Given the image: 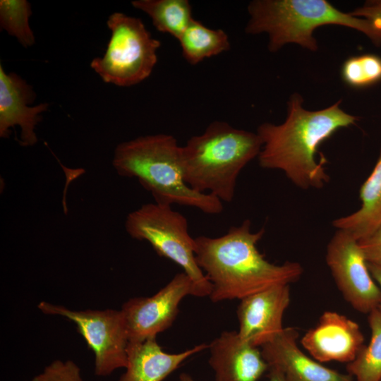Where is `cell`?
<instances>
[{
    "instance_id": "6da1fadb",
    "label": "cell",
    "mask_w": 381,
    "mask_h": 381,
    "mask_svg": "<svg viewBox=\"0 0 381 381\" xmlns=\"http://www.w3.org/2000/svg\"><path fill=\"white\" fill-rule=\"evenodd\" d=\"M303 103L300 94H292L282 123L258 126L262 147L258 158L262 168L283 171L297 187L320 189L329 176L324 167L327 159H316L319 146L338 130L354 125L358 117L345 112L341 100L316 111L303 108Z\"/></svg>"
},
{
    "instance_id": "7a4b0ae2",
    "label": "cell",
    "mask_w": 381,
    "mask_h": 381,
    "mask_svg": "<svg viewBox=\"0 0 381 381\" xmlns=\"http://www.w3.org/2000/svg\"><path fill=\"white\" fill-rule=\"evenodd\" d=\"M250 226L246 219L221 236L195 238L196 261L212 284L210 298L214 303L241 300L275 285L290 284L303 274L298 262L267 261L257 248L265 229L252 232Z\"/></svg>"
},
{
    "instance_id": "3957f363",
    "label": "cell",
    "mask_w": 381,
    "mask_h": 381,
    "mask_svg": "<svg viewBox=\"0 0 381 381\" xmlns=\"http://www.w3.org/2000/svg\"><path fill=\"white\" fill-rule=\"evenodd\" d=\"M181 147L169 134L140 136L116 146L113 167L120 176L137 179L157 203L220 214L224 206L219 199L193 190L185 181Z\"/></svg>"
},
{
    "instance_id": "277c9868",
    "label": "cell",
    "mask_w": 381,
    "mask_h": 381,
    "mask_svg": "<svg viewBox=\"0 0 381 381\" xmlns=\"http://www.w3.org/2000/svg\"><path fill=\"white\" fill-rule=\"evenodd\" d=\"M262 142L257 133L238 129L225 121L210 123L200 135L181 147L186 183L222 202L233 200L238 176L258 157Z\"/></svg>"
},
{
    "instance_id": "5b68a950",
    "label": "cell",
    "mask_w": 381,
    "mask_h": 381,
    "mask_svg": "<svg viewBox=\"0 0 381 381\" xmlns=\"http://www.w3.org/2000/svg\"><path fill=\"white\" fill-rule=\"evenodd\" d=\"M248 34L266 33L268 49L276 52L293 43L315 52V30L338 25L357 30L375 46L381 45V27L375 22L344 13L326 0H253L248 6Z\"/></svg>"
},
{
    "instance_id": "8992f818",
    "label": "cell",
    "mask_w": 381,
    "mask_h": 381,
    "mask_svg": "<svg viewBox=\"0 0 381 381\" xmlns=\"http://www.w3.org/2000/svg\"><path fill=\"white\" fill-rule=\"evenodd\" d=\"M125 229L131 237L147 241L159 255L179 265L192 279L195 296H210L212 284L197 263L195 238L182 214L170 205L145 204L128 214Z\"/></svg>"
},
{
    "instance_id": "52a82bcc",
    "label": "cell",
    "mask_w": 381,
    "mask_h": 381,
    "mask_svg": "<svg viewBox=\"0 0 381 381\" xmlns=\"http://www.w3.org/2000/svg\"><path fill=\"white\" fill-rule=\"evenodd\" d=\"M111 37L102 57L90 67L107 83L120 87L147 78L157 62L160 41L154 38L140 18L123 13L111 14L107 22Z\"/></svg>"
},
{
    "instance_id": "ba28073f",
    "label": "cell",
    "mask_w": 381,
    "mask_h": 381,
    "mask_svg": "<svg viewBox=\"0 0 381 381\" xmlns=\"http://www.w3.org/2000/svg\"><path fill=\"white\" fill-rule=\"evenodd\" d=\"M44 313L61 315L73 322L95 355V374L107 376L127 364L128 337L122 313L113 309L72 310L42 301Z\"/></svg>"
},
{
    "instance_id": "9c48e42d",
    "label": "cell",
    "mask_w": 381,
    "mask_h": 381,
    "mask_svg": "<svg viewBox=\"0 0 381 381\" xmlns=\"http://www.w3.org/2000/svg\"><path fill=\"white\" fill-rule=\"evenodd\" d=\"M325 259L337 288L356 310L368 314L377 308L381 291L357 239L337 229L327 244Z\"/></svg>"
},
{
    "instance_id": "30bf717a",
    "label": "cell",
    "mask_w": 381,
    "mask_h": 381,
    "mask_svg": "<svg viewBox=\"0 0 381 381\" xmlns=\"http://www.w3.org/2000/svg\"><path fill=\"white\" fill-rule=\"evenodd\" d=\"M188 295L194 296V285L183 272L153 296L128 300L121 311L129 341L157 337L169 328L178 315L181 301Z\"/></svg>"
},
{
    "instance_id": "8fae6325",
    "label": "cell",
    "mask_w": 381,
    "mask_h": 381,
    "mask_svg": "<svg viewBox=\"0 0 381 381\" xmlns=\"http://www.w3.org/2000/svg\"><path fill=\"white\" fill-rule=\"evenodd\" d=\"M240 301L237 332L243 341L260 348L284 329L283 316L290 303L289 284L275 285Z\"/></svg>"
},
{
    "instance_id": "7c38bea8",
    "label": "cell",
    "mask_w": 381,
    "mask_h": 381,
    "mask_svg": "<svg viewBox=\"0 0 381 381\" xmlns=\"http://www.w3.org/2000/svg\"><path fill=\"white\" fill-rule=\"evenodd\" d=\"M303 347L320 363H351L363 347L364 337L353 320L334 311H325L317 325L302 337Z\"/></svg>"
},
{
    "instance_id": "4fadbf2b",
    "label": "cell",
    "mask_w": 381,
    "mask_h": 381,
    "mask_svg": "<svg viewBox=\"0 0 381 381\" xmlns=\"http://www.w3.org/2000/svg\"><path fill=\"white\" fill-rule=\"evenodd\" d=\"M298 331L285 327L260 347L269 368L279 370L287 381H355L349 373L329 368L306 355L297 346Z\"/></svg>"
},
{
    "instance_id": "5bb4252c",
    "label": "cell",
    "mask_w": 381,
    "mask_h": 381,
    "mask_svg": "<svg viewBox=\"0 0 381 381\" xmlns=\"http://www.w3.org/2000/svg\"><path fill=\"white\" fill-rule=\"evenodd\" d=\"M35 98L32 87L14 73H6L0 66V136L8 138L11 128L20 127V144L35 145L37 141L35 128L41 121V113L49 104L30 107Z\"/></svg>"
},
{
    "instance_id": "9a60e30c",
    "label": "cell",
    "mask_w": 381,
    "mask_h": 381,
    "mask_svg": "<svg viewBox=\"0 0 381 381\" xmlns=\"http://www.w3.org/2000/svg\"><path fill=\"white\" fill-rule=\"evenodd\" d=\"M208 349L216 381H259L269 370L261 349L243 341L237 331L222 332Z\"/></svg>"
},
{
    "instance_id": "2e32d148",
    "label": "cell",
    "mask_w": 381,
    "mask_h": 381,
    "mask_svg": "<svg viewBox=\"0 0 381 381\" xmlns=\"http://www.w3.org/2000/svg\"><path fill=\"white\" fill-rule=\"evenodd\" d=\"M209 348L200 344L177 353L165 352L156 337L128 342L125 373L119 381H163L186 360Z\"/></svg>"
},
{
    "instance_id": "e0dca14e",
    "label": "cell",
    "mask_w": 381,
    "mask_h": 381,
    "mask_svg": "<svg viewBox=\"0 0 381 381\" xmlns=\"http://www.w3.org/2000/svg\"><path fill=\"white\" fill-rule=\"evenodd\" d=\"M361 207L333 221L337 229L349 232L358 241L368 236L381 225V147L371 173L359 193Z\"/></svg>"
},
{
    "instance_id": "ac0fdd59",
    "label": "cell",
    "mask_w": 381,
    "mask_h": 381,
    "mask_svg": "<svg viewBox=\"0 0 381 381\" xmlns=\"http://www.w3.org/2000/svg\"><path fill=\"white\" fill-rule=\"evenodd\" d=\"M178 41L183 58L191 65L226 52L231 47L224 30L209 28L195 19L190 22Z\"/></svg>"
},
{
    "instance_id": "d6986e66",
    "label": "cell",
    "mask_w": 381,
    "mask_h": 381,
    "mask_svg": "<svg viewBox=\"0 0 381 381\" xmlns=\"http://www.w3.org/2000/svg\"><path fill=\"white\" fill-rule=\"evenodd\" d=\"M131 4L145 13L159 32L177 40L194 19L188 0H135Z\"/></svg>"
},
{
    "instance_id": "ffe728a7",
    "label": "cell",
    "mask_w": 381,
    "mask_h": 381,
    "mask_svg": "<svg viewBox=\"0 0 381 381\" xmlns=\"http://www.w3.org/2000/svg\"><path fill=\"white\" fill-rule=\"evenodd\" d=\"M370 339L356 358L347 363V373L355 381L381 380V312L375 308L368 313Z\"/></svg>"
},
{
    "instance_id": "44dd1931",
    "label": "cell",
    "mask_w": 381,
    "mask_h": 381,
    "mask_svg": "<svg viewBox=\"0 0 381 381\" xmlns=\"http://www.w3.org/2000/svg\"><path fill=\"white\" fill-rule=\"evenodd\" d=\"M31 15L30 4L26 0L0 1L1 28L25 48L35 43V36L29 25Z\"/></svg>"
},
{
    "instance_id": "7402d4cb",
    "label": "cell",
    "mask_w": 381,
    "mask_h": 381,
    "mask_svg": "<svg viewBox=\"0 0 381 381\" xmlns=\"http://www.w3.org/2000/svg\"><path fill=\"white\" fill-rule=\"evenodd\" d=\"M343 81L350 87L363 88L381 81V57L364 54L348 58L341 69Z\"/></svg>"
},
{
    "instance_id": "603a6c76",
    "label": "cell",
    "mask_w": 381,
    "mask_h": 381,
    "mask_svg": "<svg viewBox=\"0 0 381 381\" xmlns=\"http://www.w3.org/2000/svg\"><path fill=\"white\" fill-rule=\"evenodd\" d=\"M28 381H83L79 367L72 361L56 360Z\"/></svg>"
},
{
    "instance_id": "cb8c5ba5",
    "label": "cell",
    "mask_w": 381,
    "mask_h": 381,
    "mask_svg": "<svg viewBox=\"0 0 381 381\" xmlns=\"http://www.w3.org/2000/svg\"><path fill=\"white\" fill-rule=\"evenodd\" d=\"M358 241L368 263L381 267V225Z\"/></svg>"
},
{
    "instance_id": "d4e9b609",
    "label": "cell",
    "mask_w": 381,
    "mask_h": 381,
    "mask_svg": "<svg viewBox=\"0 0 381 381\" xmlns=\"http://www.w3.org/2000/svg\"><path fill=\"white\" fill-rule=\"evenodd\" d=\"M350 13L355 17L372 20L381 27V0L367 1L363 6Z\"/></svg>"
},
{
    "instance_id": "484cf974",
    "label": "cell",
    "mask_w": 381,
    "mask_h": 381,
    "mask_svg": "<svg viewBox=\"0 0 381 381\" xmlns=\"http://www.w3.org/2000/svg\"><path fill=\"white\" fill-rule=\"evenodd\" d=\"M368 265L373 278L375 279L381 291V267L370 263H368ZM377 309L381 312V302L379 304Z\"/></svg>"
},
{
    "instance_id": "4316f807",
    "label": "cell",
    "mask_w": 381,
    "mask_h": 381,
    "mask_svg": "<svg viewBox=\"0 0 381 381\" xmlns=\"http://www.w3.org/2000/svg\"><path fill=\"white\" fill-rule=\"evenodd\" d=\"M267 381H287L284 375L275 368H269Z\"/></svg>"
},
{
    "instance_id": "83f0119b",
    "label": "cell",
    "mask_w": 381,
    "mask_h": 381,
    "mask_svg": "<svg viewBox=\"0 0 381 381\" xmlns=\"http://www.w3.org/2000/svg\"><path fill=\"white\" fill-rule=\"evenodd\" d=\"M177 381H195L191 375L186 373H183L180 374Z\"/></svg>"
},
{
    "instance_id": "f1b7e54d",
    "label": "cell",
    "mask_w": 381,
    "mask_h": 381,
    "mask_svg": "<svg viewBox=\"0 0 381 381\" xmlns=\"http://www.w3.org/2000/svg\"><path fill=\"white\" fill-rule=\"evenodd\" d=\"M381 381V380H380Z\"/></svg>"
}]
</instances>
